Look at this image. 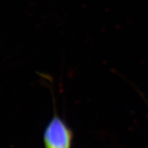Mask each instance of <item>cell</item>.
Segmentation results:
<instances>
[{
  "label": "cell",
  "mask_w": 148,
  "mask_h": 148,
  "mask_svg": "<svg viewBox=\"0 0 148 148\" xmlns=\"http://www.w3.org/2000/svg\"><path fill=\"white\" fill-rule=\"evenodd\" d=\"M73 132L62 118L54 113L43 132L45 148H72Z\"/></svg>",
  "instance_id": "cell-1"
}]
</instances>
